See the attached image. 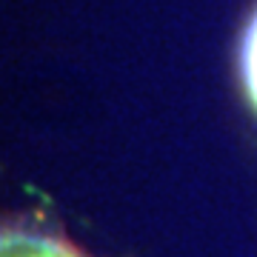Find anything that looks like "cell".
<instances>
[{"label": "cell", "instance_id": "1", "mask_svg": "<svg viewBox=\"0 0 257 257\" xmlns=\"http://www.w3.org/2000/svg\"><path fill=\"white\" fill-rule=\"evenodd\" d=\"M6 257H77L72 248L57 246V243H40V240H6Z\"/></svg>", "mask_w": 257, "mask_h": 257}, {"label": "cell", "instance_id": "2", "mask_svg": "<svg viewBox=\"0 0 257 257\" xmlns=\"http://www.w3.org/2000/svg\"><path fill=\"white\" fill-rule=\"evenodd\" d=\"M243 77H246V89L257 106V18L246 32V43H243Z\"/></svg>", "mask_w": 257, "mask_h": 257}]
</instances>
